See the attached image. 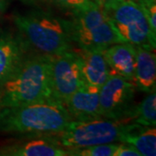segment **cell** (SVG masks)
Masks as SVG:
<instances>
[{"label": "cell", "instance_id": "obj_12", "mask_svg": "<svg viewBox=\"0 0 156 156\" xmlns=\"http://www.w3.org/2000/svg\"><path fill=\"white\" fill-rule=\"evenodd\" d=\"M103 56L109 68V75H118L134 82L136 51L134 45L119 43L103 50Z\"/></svg>", "mask_w": 156, "mask_h": 156}, {"label": "cell", "instance_id": "obj_3", "mask_svg": "<svg viewBox=\"0 0 156 156\" xmlns=\"http://www.w3.org/2000/svg\"><path fill=\"white\" fill-rule=\"evenodd\" d=\"M24 44L37 53L54 56L72 50L70 22L44 11H31L13 17Z\"/></svg>", "mask_w": 156, "mask_h": 156}, {"label": "cell", "instance_id": "obj_21", "mask_svg": "<svg viewBox=\"0 0 156 156\" xmlns=\"http://www.w3.org/2000/svg\"><path fill=\"white\" fill-rule=\"evenodd\" d=\"M94 1L100 7H101L102 9H104V8H107V7H109V6L115 5L117 3L121 2L122 0H94Z\"/></svg>", "mask_w": 156, "mask_h": 156}, {"label": "cell", "instance_id": "obj_17", "mask_svg": "<svg viewBox=\"0 0 156 156\" xmlns=\"http://www.w3.org/2000/svg\"><path fill=\"white\" fill-rule=\"evenodd\" d=\"M117 145L115 143L101 144L76 148L69 151V155L76 156H114Z\"/></svg>", "mask_w": 156, "mask_h": 156}, {"label": "cell", "instance_id": "obj_19", "mask_svg": "<svg viewBox=\"0 0 156 156\" xmlns=\"http://www.w3.org/2000/svg\"><path fill=\"white\" fill-rule=\"evenodd\" d=\"M140 6L145 11L153 31L156 33V0H147Z\"/></svg>", "mask_w": 156, "mask_h": 156}, {"label": "cell", "instance_id": "obj_9", "mask_svg": "<svg viewBox=\"0 0 156 156\" xmlns=\"http://www.w3.org/2000/svg\"><path fill=\"white\" fill-rule=\"evenodd\" d=\"M100 88L83 84L64 103L73 121H89L101 118L100 113Z\"/></svg>", "mask_w": 156, "mask_h": 156}, {"label": "cell", "instance_id": "obj_1", "mask_svg": "<svg viewBox=\"0 0 156 156\" xmlns=\"http://www.w3.org/2000/svg\"><path fill=\"white\" fill-rule=\"evenodd\" d=\"M51 56L37 53L24 56L13 72L1 83L2 108L52 100Z\"/></svg>", "mask_w": 156, "mask_h": 156}, {"label": "cell", "instance_id": "obj_7", "mask_svg": "<svg viewBox=\"0 0 156 156\" xmlns=\"http://www.w3.org/2000/svg\"><path fill=\"white\" fill-rule=\"evenodd\" d=\"M134 89L133 82L118 75H109L99 91L101 118L115 121L133 118Z\"/></svg>", "mask_w": 156, "mask_h": 156}, {"label": "cell", "instance_id": "obj_10", "mask_svg": "<svg viewBox=\"0 0 156 156\" xmlns=\"http://www.w3.org/2000/svg\"><path fill=\"white\" fill-rule=\"evenodd\" d=\"M33 139L17 141L0 147V155L65 156L69 151L59 146L48 135L34 136Z\"/></svg>", "mask_w": 156, "mask_h": 156}, {"label": "cell", "instance_id": "obj_22", "mask_svg": "<svg viewBox=\"0 0 156 156\" xmlns=\"http://www.w3.org/2000/svg\"><path fill=\"white\" fill-rule=\"evenodd\" d=\"M7 7V0H0V17L4 14Z\"/></svg>", "mask_w": 156, "mask_h": 156}, {"label": "cell", "instance_id": "obj_16", "mask_svg": "<svg viewBox=\"0 0 156 156\" xmlns=\"http://www.w3.org/2000/svg\"><path fill=\"white\" fill-rule=\"evenodd\" d=\"M135 123L143 127L156 126V94L155 91L148 93L138 106L134 108Z\"/></svg>", "mask_w": 156, "mask_h": 156}, {"label": "cell", "instance_id": "obj_5", "mask_svg": "<svg viewBox=\"0 0 156 156\" xmlns=\"http://www.w3.org/2000/svg\"><path fill=\"white\" fill-rule=\"evenodd\" d=\"M69 22L73 43L79 48L103 51L111 45L124 43L103 9L97 4L72 12Z\"/></svg>", "mask_w": 156, "mask_h": 156}, {"label": "cell", "instance_id": "obj_24", "mask_svg": "<svg viewBox=\"0 0 156 156\" xmlns=\"http://www.w3.org/2000/svg\"><path fill=\"white\" fill-rule=\"evenodd\" d=\"M1 100H2V88H1V83H0V111H1V109H2Z\"/></svg>", "mask_w": 156, "mask_h": 156}, {"label": "cell", "instance_id": "obj_20", "mask_svg": "<svg viewBox=\"0 0 156 156\" xmlns=\"http://www.w3.org/2000/svg\"><path fill=\"white\" fill-rule=\"evenodd\" d=\"M114 156H141L138 151L129 144L122 143L117 145Z\"/></svg>", "mask_w": 156, "mask_h": 156}, {"label": "cell", "instance_id": "obj_6", "mask_svg": "<svg viewBox=\"0 0 156 156\" xmlns=\"http://www.w3.org/2000/svg\"><path fill=\"white\" fill-rule=\"evenodd\" d=\"M103 11L124 43L155 49L156 33L153 31L145 11L140 5L122 0Z\"/></svg>", "mask_w": 156, "mask_h": 156}, {"label": "cell", "instance_id": "obj_15", "mask_svg": "<svg viewBox=\"0 0 156 156\" xmlns=\"http://www.w3.org/2000/svg\"><path fill=\"white\" fill-rule=\"evenodd\" d=\"M120 141L134 147L141 156L156 155L155 127H143L137 123L131 124Z\"/></svg>", "mask_w": 156, "mask_h": 156}, {"label": "cell", "instance_id": "obj_8", "mask_svg": "<svg viewBox=\"0 0 156 156\" xmlns=\"http://www.w3.org/2000/svg\"><path fill=\"white\" fill-rule=\"evenodd\" d=\"M50 84L52 100L62 106L69 96L84 84L80 59L73 49L51 56Z\"/></svg>", "mask_w": 156, "mask_h": 156}, {"label": "cell", "instance_id": "obj_14", "mask_svg": "<svg viewBox=\"0 0 156 156\" xmlns=\"http://www.w3.org/2000/svg\"><path fill=\"white\" fill-rule=\"evenodd\" d=\"M26 44L10 35L0 37V83L5 81L25 56Z\"/></svg>", "mask_w": 156, "mask_h": 156}, {"label": "cell", "instance_id": "obj_11", "mask_svg": "<svg viewBox=\"0 0 156 156\" xmlns=\"http://www.w3.org/2000/svg\"><path fill=\"white\" fill-rule=\"evenodd\" d=\"M74 51L80 59V69L84 84L101 88L109 76V68L103 51L82 48Z\"/></svg>", "mask_w": 156, "mask_h": 156}, {"label": "cell", "instance_id": "obj_2", "mask_svg": "<svg viewBox=\"0 0 156 156\" xmlns=\"http://www.w3.org/2000/svg\"><path fill=\"white\" fill-rule=\"evenodd\" d=\"M72 121L64 107L50 100L28 105L2 108L0 131L31 136L50 135L62 131Z\"/></svg>", "mask_w": 156, "mask_h": 156}, {"label": "cell", "instance_id": "obj_18", "mask_svg": "<svg viewBox=\"0 0 156 156\" xmlns=\"http://www.w3.org/2000/svg\"><path fill=\"white\" fill-rule=\"evenodd\" d=\"M50 1L63 9L71 11V12L87 9L96 4L94 0H50Z\"/></svg>", "mask_w": 156, "mask_h": 156}, {"label": "cell", "instance_id": "obj_23", "mask_svg": "<svg viewBox=\"0 0 156 156\" xmlns=\"http://www.w3.org/2000/svg\"><path fill=\"white\" fill-rule=\"evenodd\" d=\"M127 1H131V2H134V3H136L140 5H143L145 3L147 0H127Z\"/></svg>", "mask_w": 156, "mask_h": 156}, {"label": "cell", "instance_id": "obj_4", "mask_svg": "<svg viewBox=\"0 0 156 156\" xmlns=\"http://www.w3.org/2000/svg\"><path fill=\"white\" fill-rule=\"evenodd\" d=\"M130 126L131 124L126 121H115L105 118L72 121L62 131L48 136L62 147L72 150L120 141Z\"/></svg>", "mask_w": 156, "mask_h": 156}, {"label": "cell", "instance_id": "obj_13", "mask_svg": "<svg viewBox=\"0 0 156 156\" xmlns=\"http://www.w3.org/2000/svg\"><path fill=\"white\" fill-rule=\"evenodd\" d=\"M136 51L134 84L137 89L146 93L155 91L156 57L155 49L134 46Z\"/></svg>", "mask_w": 156, "mask_h": 156}]
</instances>
